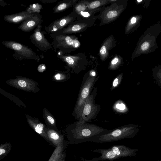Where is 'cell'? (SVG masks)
<instances>
[{
	"label": "cell",
	"instance_id": "cell-6",
	"mask_svg": "<svg viewBox=\"0 0 161 161\" xmlns=\"http://www.w3.org/2000/svg\"><path fill=\"white\" fill-rule=\"evenodd\" d=\"M124 3L122 0H117L104 7L97 18L100 20L99 25L107 24L116 20L125 8Z\"/></svg>",
	"mask_w": 161,
	"mask_h": 161
},
{
	"label": "cell",
	"instance_id": "cell-26",
	"mask_svg": "<svg viewBox=\"0 0 161 161\" xmlns=\"http://www.w3.org/2000/svg\"><path fill=\"white\" fill-rule=\"evenodd\" d=\"M47 119L50 124H54V120L52 117L48 116L47 117Z\"/></svg>",
	"mask_w": 161,
	"mask_h": 161
},
{
	"label": "cell",
	"instance_id": "cell-29",
	"mask_svg": "<svg viewBox=\"0 0 161 161\" xmlns=\"http://www.w3.org/2000/svg\"><path fill=\"white\" fill-rule=\"evenodd\" d=\"M142 1V0H137V1L139 2H141Z\"/></svg>",
	"mask_w": 161,
	"mask_h": 161
},
{
	"label": "cell",
	"instance_id": "cell-21",
	"mask_svg": "<svg viewBox=\"0 0 161 161\" xmlns=\"http://www.w3.org/2000/svg\"><path fill=\"white\" fill-rule=\"evenodd\" d=\"M122 59L118 56H116L111 60L109 66V68L111 70H115L121 64Z\"/></svg>",
	"mask_w": 161,
	"mask_h": 161
},
{
	"label": "cell",
	"instance_id": "cell-28",
	"mask_svg": "<svg viewBox=\"0 0 161 161\" xmlns=\"http://www.w3.org/2000/svg\"><path fill=\"white\" fill-rule=\"evenodd\" d=\"M61 77V75L60 73H58L55 75V78L57 80H59Z\"/></svg>",
	"mask_w": 161,
	"mask_h": 161
},
{
	"label": "cell",
	"instance_id": "cell-13",
	"mask_svg": "<svg viewBox=\"0 0 161 161\" xmlns=\"http://www.w3.org/2000/svg\"><path fill=\"white\" fill-rule=\"evenodd\" d=\"M35 13H31L26 10L13 14L6 15L4 17V19L10 23L18 24L33 16Z\"/></svg>",
	"mask_w": 161,
	"mask_h": 161
},
{
	"label": "cell",
	"instance_id": "cell-8",
	"mask_svg": "<svg viewBox=\"0 0 161 161\" xmlns=\"http://www.w3.org/2000/svg\"><path fill=\"white\" fill-rule=\"evenodd\" d=\"M81 19L74 11L69 14L55 20L48 26H45L46 31L49 34L61 30L71 23Z\"/></svg>",
	"mask_w": 161,
	"mask_h": 161
},
{
	"label": "cell",
	"instance_id": "cell-27",
	"mask_svg": "<svg viewBox=\"0 0 161 161\" xmlns=\"http://www.w3.org/2000/svg\"><path fill=\"white\" fill-rule=\"evenodd\" d=\"M57 0H42L41 1L43 3H54L57 1Z\"/></svg>",
	"mask_w": 161,
	"mask_h": 161
},
{
	"label": "cell",
	"instance_id": "cell-11",
	"mask_svg": "<svg viewBox=\"0 0 161 161\" xmlns=\"http://www.w3.org/2000/svg\"><path fill=\"white\" fill-rule=\"evenodd\" d=\"M104 7L99 8L95 10L89 9L86 5L82 1H78L73 6V10L80 17L81 19L90 20H95L98 16H95L94 14L98 12H100Z\"/></svg>",
	"mask_w": 161,
	"mask_h": 161
},
{
	"label": "cell",
	"instance_id": "cell-22",
	"mask_svg": "<svg viewBox=\"0 0 161 161\" xmlns=\"http://www.w3.org/2000/svg\"><path fill=\"white\" fill-rule=\"evenodd\" d=\"M123 75V73L120 74L114 79L112 83V90L116 88L120 85L122 80Z\"/></svg>",
	"mask_w": 161,
	"mask_h": 161
},
{
	"label": "cell",
	"instance_id": "cell-23",
	"mask_svg": "<svg viewBox=\"0 0 161 161\" xmlns=\"http://www.w3.org/2000/svg\"><path fill=\"white\" fill-rule=\"evenodd\" d=\"M115 104L114 109L117 111L122 112L126 108L125 104L121 102H117Z\"/></svg>",
	"mask_w": 161,
	"mask_h": 161
},
{
	"label": "cell",
	"instance_id": "cell-18",
	"mask_svg": "<svg viewBox=\"0 0 161 161\" xmlns=\"http://www.w3.org/2000/svg\"><path fill=\"white\" fill-rule=\"evenodd\" d=\"M117 0H99L96 1H82L86 5L88 8L90 10H95L103 8L102 6L111 4Z\"/></svg>",
	"mask_w": 161,
	"mask_h": 161
},
{
	"label": "cell",
	"instance_id": "cell-12",
	"mask_svg": "<svg viewBox=\"0 0 161 161\" xmlns=\"http://www.w3.org/2000/svg\"><path fill=\"white\" fill-rule=\"evenodd\" d=\"M42 22V20L41 15L38 13H35L33 16L22 22L18 28L23 31L29 32L32 31L35 27L41 25Z\"/></svg>",
	"mask_w": 161,
	"mask_h": 161
},
{
	"label": "cell",
	"instance_id": "cell-15",
	"mask_svg": "<svg viewBox=\"0 0 161 161\" xmlns=\"http://www.w3.org/2000/svg\"><path fill=\"white\" fill-rule=\"evenodd\" d=\"M68 143L64 140L55 149L48 161H65V149Z\"/></svg>",
	"mask_w": 161,
	"mask_h": 161
},
{
	"label": "cell",
	"instance_id": "cell-19",
	"mask_svg": "<svg viewBox=\"0 0 161 161\" xmlns=\"http://www.w3.org/2000/svg\"><path fill=\"white\" fill-rule=\"evenodd\" d=\"M47 134L51 145L55 148L64 140L63 136L53 130L47 131Z\"/></svg>",
	"mask_w": 161,
	"mask_h": 161
},
{
	"label": "cell",
	"instance_id": "cell-4",
	"mask_svg": "<svg viewBox=\"0 0 161 161\" xmlns=\"http://www.w3.org/2000/svg\"><path fill=\"white\" fill-rule=\"evenodd\" d=\"M50 36L53 40L52 46L55 52L58 49L64 53H69L80 46L78 38L74 35L52 34Z\"/></svg>",
	"mask_w": 161,
	"mask_h": 161
},
{
	"label": "cell",
	"instance_id": "cell-20",
	"mask_svg": "<svg viewBox=\"0 0 161 161\" xmlns=\"http://www.w3.org/2000/svg\"><path fill=\"white\" fill-rule=\"evenodd\" d=\"M12 145L10 143L1 144L0 145V159L3 158L10 152Z\"/></svg>",
	"mask_w": 161,
	"mask_h": 161
},
{
	"label": "cell",
	"instance_id": "cell-2",
	"mask_svg": "<svg viewBox=\"0 0 161 161\" xmlns=\"http://www.w3.org/2000/svg\"><path fill=\"white\" fill-rule=\"evenodd\" d=\"M99 77L93 71L90 72L86 77H84L75 109V114L78 120L81 117L86 101Z\"/></svg>",
	"mask_w": 161,
	"mask_h": 161
},
{
	"label": "cell",
	"instance_id": "cell-17",
	"mask_svg": "<svg viewBox=\"0 0 161 161\" xmlns=\"http://www.w3.org/2000/svg\"><path fill=\"white\" fill-rule=\"evenodd\" d=\"M78 1L77 0H62L60 1L53 8V13H59L73 6L77 3Z\"/></svg>",
	"mask_w": 161,
	"mask_h": 161
},
{
	"label": "cell",
	"instance_id": "cell-25",
	"mask_svg": "<svg viewBox=\"0 0 161 161\" xmlns=\"http://www.w3.org/2000/svg\"><path fill=\"white\" fill-rule=\"evenodd\" d=\"M18 85L22 87H25L26 86V82L23 80H19L18 81Z\"/></svg>",
	"mask_w": 161,
	"mask_h": 161
},
{
	"label": "cell",
	"instance_id": "cell-3",
	"mask_svg": "<svg viewBox=\"0 0 161 161\" xmlns=\"http://www.w3.org/2000/svg\"><path fill=\"white\" fill-rule=\"evenodd\" d=\"M136 133L135 126L126 125L109 130L107 133L97 137L92 142L103 143L115 142L132 138L135 136Z\"/></svg>",
	"mask_w": 161,
	"mask_h": 161
},
{
	"label": "cell",
	"instance_id": "cell-9",
	"mask_svg": "<svg viewBox=\"0 0 161 161\" xmlns=\"http://www.w3.org/2000/svg\"><path fill=\"white\" fill-rule=\"evenodd\" d=\"M95 20H78L71 23L63 29L53 34L70 35L82 32L92 26Z\"/></svg>",
	"mask_w": 161,
	"mask_h": 161
},
{
	"label": "cell",
	"instance_id": "cell-5",
	"mask_svg": "<svg viewBox=\"0 0 161 161\" xmlns=\"http://www.w3.org/2000/svg\"><path fill=\"white\" fill-rule=\"evenodd\" d=\"M2 44L7 48L13 50V58L17 60L34 59L39 61L43 58V55L37 54L31 48L21 43L12 41H3Z\"/></svg>",
	"mask_w": 161,
	"mask_h": 161
},
{
	"label": "cell",
	"instance_id": "cell-16",
	"mask_svg": "<svg viewBox=\"0 0 161 161\" xmlns=\"http://www.w3.org/2000/svg\"><path fill=\"white\" fill-rule=\"evenodd\" d=\"M120 158L134 156L136 149H131L123 145H114L110 147Z\"/></svg>",
	"mask_w": 161,
	"mask_h": 161
},
{
	"label": "cell",
	"instance_id": "cell-7",
	"mask_svg": "<svg viewBox=\"0 0 161 161\" xmlns=\"http://www.w3.org/2000/svg\"><path fill=\"white\" fill-rule=\"evenodd\" d=\"M97 88H95L88 97L84 106L82 115L78 122L84 124L95 119L100 110V105L95 103Z\"/></svg>",
	"mask_w": 161,
	"mask_h": 161
},
{
	"label": "cell",
	"instance_id": "cell-10",
	"mask_svg": "<svg viewBox=\"0 0 161 161\" xmlns=\"http://www.w3.org/2000/svg\"><path fill=\"white\" fill-rule=\"evenodd\" d=\"M42 27L41 25L36 27L29 38L32 43L40 50L45 52L51 48L53 44L50 43L45 37L46 33L42 31Z\"/></svg>",
	"mask_w": 161,
	"mask_h": 161
},
{
	"label": "cell",
	"instance_id": "cell-1",
	"mask_svg": "<svg viewBox=\"0 0 161 161\" xmlns=\"http://www.w3.org/2000/svg\"><path fill=\"white\" fill-rule=\"evenodd\" d=\"M109 131L94 124L87 123L81 124L78 121L67 134V141L70 144L92 142L97 137L107 133Z\"/></svg>",
	"mask_w": 161,
	"mask_h": 161
},
{
	"label": "cell",
	"instance_id": "cell-24",
	"mask_svg": "<svg viewBox=\"0 0 161 161\" xmlns=\"http://www.w3.org/2000/svg\"><path fill=\"white\" fill-rule=\"evenodd\" d=\"M149 47V44L148 42H145L142 45L141 49L143 50H146Z\"/></svg>",
	"mask_w": 161,
	"mask_h": 161
},
{
	"label": "cell",
	"instance_id": "cell-14",
	"mask_svg": "<svg viewBox=\"0 0 161 161\" xmlns=\"http://www.w3.org/2000/svg\"><path fill=\"white\" fill-rule=\"evenodd\" d=\"M116 45L114 38L111 35L105 40L99 51V55L102 60H105L108 56L109 51Z\"/></svg>",
	"mask_w": 161,
	"mask_h": 161
}]
</instances>
